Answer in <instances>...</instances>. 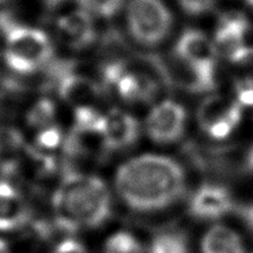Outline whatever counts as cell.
<instances>
[{"label": "cell", "mask_w": 253, "mask_h": 253, "mask_svg": "<svg viewBox=\"0 0 253 253\" xmlns=\"http://www.w3.org/2000/svg\"><path fill=\"white\" fill-rule=\"evenodd\" d=\"M115 187L129 209L151 212L178 202L185 192L187 177L182 166L170 157L142 154L120 165Z\"/></svg>", "instance_id": "1"}, {"label": "cell", "mask_w": 253, "mask_h": 253, "mask_svg": "<svg viewBox=\"0 0 253 253\" xmlns=\"http://www.w3.org/2000/svg\"><path fill=\"white\" fill-rule=\"evenodd\" d=\"M57 226L64 231L97 229L110 218L112 198L99 177L67 170L52 198Z\"/></svg>", "instance_id": "2"}, {"label": "cell", "mask_w": 253, "mask_h": 253, "mask_svg": "<svg viewBox=\"0 0 253 253\" xmlns=\"http://www.w3.org/2000/svg\"><path fill=\"white\" fill-rule=\"evenodd\" d=\"M53 53L52 41L42 30L18 26L7 34L4 60L19 74H33L44 67Z\"/></svg>", "instance_id": "3"}, {"label": "cell", "mask_w": 253, "mask_h": 253, "mask_svg": "<svg viewBox=\"0 0 253 253\" xmlns=\"http://www.w3.org/2000/svg\"><path fill=\"white\" fill-rule=\"evenodd\" d=\"M173 26V15L164 0H129L126 28L136 42L157 46L164 42Z\"/></svg>", "instance_id": "4"}, {"label": "cell", "mask_w": 253, "mask_h": 253, "mask_svg": "<svg viewBox=\"0 0 253 253\" xmlns=\"http://www.w3.org/2000/svg\"><path fill=\"white\" fill-rule=\"evenodd\" d=\"M200 129L214 140H223L236 131L242 119V106L236 98L211 94L198 108Z\"/></svg>", "instance_id": "5"}, {"label": "cell", "mask_w": 253, "mask_h": 253, "mask_svg": "<svg viewBox=\"0 0 253 253\" xmlns=\"http://www.w3.org/2000/svg\"><path fill=\"white\" fill-rule=\"evenodd\" d=\"M185 126L187 110L173 99L155 104L146 117V132L155 143L169 144L180 140Z\"/></svg>", "instance_id": "6"}, {"label": "cell", "mask_w": 253, "mask_h": 253, "mask_svg": "<svg viewBox=\"0 0 253 253\" xmlns=\"http://www.w3.org/2000/svg\"><path fill=\"white\" fill-rule=\"evenodd\" d=\"M248 28L247 18L240 12H227L220 18L212 39L218 57H225L231 63L241 55L247 48Z\"/></svg>", "instance_id": "7"}, {"label": "cell", "mask_w": 253, "mask_h": 253, "mask_svg": "<svg viewBox=\"0 0 253 253\" xmlns=\"http://www.w3.org/2000/svg\"><path fill=\"white\" fill-rule=\"evenodd\" d=\"M233 209L231 193L216 184H204L193 193L189 202L191 214L203 220H215L225 216Z\"/></svg>", "instance_id": "8"}, {"label": "cell", "mask_w": 253, "mask_h": 253, "mask_svg": "<svg viewBox=\"0 0 253 253\" xmlns=\"http://www.w3.org/2000/svg\"><path fill=\"white\" fill-rule=\"evenodd\" d=\"M102 132L106 147L110 151H121L131 147L139 138L138 120L121 109H110L102 119Z\"/></svg>", "instance_id": "9"}, {"label": "cell", "mask_w": 253, "mask_h": 253, "mask_svg": "<svg viewBox=\"0 0 253 253\" xmlns=\"http://www.w3.org/2000/svg\"><path fill=\"white\" fill-rule=\"evenodd\" d=\"M57 37L72 49H84L95 40L94 18L83 10H75L59 18L56 23Z\"/></svg>", "instance_id": "10"}, {"label": "cell", "mask_w": 253, "mask_h": 253, "mask_svg": "<svg viewBox=\"0 0 253 253\" xmlns=\"http://www.w3.org/2000/svg\"><path fill=\"white\" fill-rule=\"evenodd\" d=\"M30 218V210L19 189L0 180V231L19 230Z\"/></svg>", "instance_id": "11"}, {"label": "cell", "mask_w": 253, "mask_h": 253, "mask_svg": "<svg viewBox=\"0 0 253 253\" xmlns=\"http://www.w3.org/2000/svg\"><path fill=\"white\" fill-rule=\"evenodd\" d=\"M121 98L126 102H149L154 98L155 83L150 78L131 72L124 67L119 78L113 83Z\"/></svg>", "instance_id": "12"}, {"label": "cell", "mask_w": 253, "mask_h": 253, "mask_svg": "<svg viewBox=\"0 0 253 253\" xmlns=\"http://www.w3.org/2000/svg\"><path fill=\"white\" fill-rule=\"evenodd\" d=\"M202 253H245L238 233L225 225H215L202 238Z\"/></svg>", "instance_id": "13"}, {"label": "cell", "mask_w": 253, "mask_h": 253, "mask_svg": "<svg viewBox=\"0 0 253 253\" xmlns=\"http://www.w3.org/2000/svg\"><path fill=\"white\" fill-rule=\"evenodd\" d=\"M231 64L237 71L236 99L242 108H253V48L247 46Z\"/></svg>", "instance_id": "14"}, {"label": "cell", "mask_w": 253, "mask_h": 253, "mask_svg": "<svg viewBox=\"0 0 253 253\" xmlns=\"http://www.w3.org/2000/svg\"><path fill=\"white\" fill-rule=\"evenodd\" d=\"M97 94L98 87L91 81L82 77H68L60 86L61 97L77 109L93 108Z\"/></svg>", "instance_id": "15"}, {"label": "cell", "mask_w": 253, "mask_h": 253, "mask_svg": "<svg viewBox=\"0 0 253 253\" xmlns=\"http://www.w3.org/2000/svg\"><path fill=\"white\" fill-rule=\"evenodd\" d=\"M149 253H189V244L181 231H161L150 242Z\"/></svg>", "instance_id": "16"}, {"label": "cell", "mask_w": 253, "mask_h": 253, "mask_svg": "<svg viewBox=\"0 0 253 253\" xmlns=\"http://www.w3.org/2000/svg\"><path fill=\"white\" fill-rule=\"evenodd\" d=\"M105 253H144V248L133 234L117 231L105 242Z\"/></svg>", "instance_id": "17"}, {"label": "cell", "mask_w": 253, "mask_h": 253, "mask_svg": "<svg viewBox=\"0 0 253 253\" xmlns=\"http://www.w3.org/2000/svg\"><path fill=\"white\" fill-rule=\"evenodd\" d=\"M78 4L81 10L93 18L108 19L120 11L124 0H78Z\"/></svg>", "instance_id": "18"}, {"label": "cell", "mask_w": 253, "mask_h": 253, "mask_svg": "<svg viewBox=\"0 0 253 253\" xmlns=\"http://www.w3.org/2000/svg\"><path fill=\"white\" fill-rule=\"evenodd\" d=\"M55 105L48 99H41L28 113V124L34 129H44L55 126Z\"/></svg>", "instance_id": "19"}, {"label": "cell", "mask_w": 253, "mask_h": 253, "mask_svg": "<svg viewBox=\"0 0 253 253\" xmlns=\"http://www.w3.org/2000/svg\"><path fill=\"white\" fill-rule=\"evenodd\" d=\"M61 139H63L61 129L55 124L39 131L36 136V144L40 150H53L60 146Z\"/></svg>", "instance_id": "20"}, {"label": "cell", "mask_w": 253, "mask_h": 253, "mask_svg": "<svg viewBox=\"0 0 253 253\" xmlns=\"http://www.w3.org/2000/svg\"><path fill=\"white\" fill-rule=\"evenodd\" d=\"M184 11L191 15H203L215 6L216 0H176Z\"/></svg>", "instance_id": "21"}, {"label": "cell", "mask_w": 253, "mask_h": 253, "mask_svg": "<svg viewBox=\"0 0 253 253\" xmlns=\"http://www.w3.org/2000/svg\"><path fill=\"white\" fill-rule=\"evenodd\" d=\"M52 253H88L87 249L81 242L75 240H66L60 242Z\"/></svg>", "instance_id": "22"}, {"label": "cell", "mask_w": 253, "mask_h": 253, "mask_svg": "<svg viewBox=\"0 0 253 253\" xmlns=\"http://www.w3.org/2000/svg\"><path fill=\"white\" fill-rule=\"evenodd\" d=\"M40 1L48 8H57V7L63 6L67 0H40Z\"/></svg>", "instance_id": "23"}, {"label": "cell", "mask_w": 253, "mask_h": 253, "mask_svg": "<svg viewBox=\"0 0 253 253\" xmlns=\"http://www.w3.org/2000/svg\"><path fill=\"white\" fill-rule=\"evenodd\" d=\"M247 164H248V168H249L251 170H253V146H252V149L249 150V153H248Z\"/></svg>", "instance_id": "24"}, {"label": "cell", "mask_w": 253, "mask_h": 253, "mask_svg": "<svg viewBox=\"0 0 253 253\" xmlns=\"http://www.w3.org/2000/svg\"><path fill=\"white\" fill-rule=\"evenodd\" d=\"M0 253H12L10 247L7 245V242L3 240H0Z\"/></svg>", "instance_id": "25"}, {"label": "cell", "mask_w": 253, "mask_h": 253, "mask_svg": "<svg viewBox=\"0 0 253 253\" xmlns=\"http://www.w3.org/2000/svg\"><path fill=\"white\" fill-rule=\"evenodd\" d=\"M247 3L253 8V0H247Z\"/></svg>", "instance_id": "26"}]
</instances>
